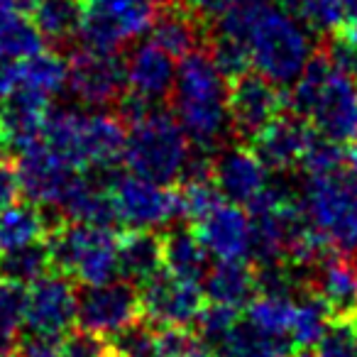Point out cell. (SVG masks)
Here are the masks:
<instances>
[{"label":"cell","mask_w":357,"mask_h":357,"mask_svg":"<svg viewBox=\"0 0 357 357\" xmlns=\"http://www.w3.org/2000/svg\"><path fill=\"white\" fill-rule=\"evenodd\" d=\"M13 164H15L17 181H20V194L45 208L59 211V206L64 204V199L81 176V169L56 157L42 139L15 154Z\"/></svg>","instance_id":"obj_11"},{"label":"cell","mask_w":357,"mask_h":357,"mask_svg":"<svg viewBox=\"0 0 357 357\" xmlns=\"http://www.w3.org/2000/svg\"><path fill=\"white\" fill-rule=\"evenodd\" d=\"M308 139H311L308 123L291 113H282L250 142V149L269 172L284 174L301 164Z\"/></svg>","instance_id":"obj_18"},{"label":"cell","mask_w":357,"mask_h":357,"mask_svg":"<svg viewBox=\"0 0 357 357\" xmlns=\"http://www.w3.org/2000/svg\"><path fill=\"white\" fill-rule=\"evenodd\" d=\"M20 84L42 91L52 98L69 84V61L61 56V52L47 47L40 54L20 61Z\"/></svg>","instance_id":"obj_32"},{"label":"cell","mask_w":357,"mask_h":357,"mask_svg":"<svg viewBox=\"0 0 357 357\" xmlns=\"http://www.w3.org/2000/svg\"><path fill=\"white\" fill-rule=\"evenodd\" d=\"M50 96L20 84L0 103V125L6 130L10 149L20 154L42 139V128L50 115Z\"/></svg>","instance_id":"obj_19"},{"label":"cell","mask_w":357,"mask_h":357,"mask_svg":"<svg viewBox=\"0 0 357 357\" xmlns=\"http://www.w3.org/2000/svg\"><path fill=\"white\" fill-rule=\"evenodd\" d=\"M269 169L257 159L250 144L233 139L215 152L213 181L223 199L235 206H248L269 184Z\"/></svg>","instance_id":"obj_14"},{"label":"cell","mask_w":357,"mask_h":357,"mask_svg":"<svg viewBox=\"0 0 357 357\" xmlns=\"http://www.w3.org/2000/svg\"><path fill=\"white\" fill-rule=\"evenodd\" d=\"M301 199L313 228L337 252H357V178L350 169L306 176Z\"/></svg>","instance_id":"obj_5"},{"label":"cell","mask_w":357,"mask_h":357,"mask_svg":"<svg viewBox=\"0 0 357 357\" xmlns=\"http://www.w3.org/2000/svg\"><path fill=\"white\" fill-rule=\"evenodd\" d=\"M20 86V61L0 56V103Z\"/></svg>","instance_id":"obj_48"},{"label":"cell","mask_w":357,"mask_h":357,"mask_svg":"<svg viewBox=\"0 0 357 357\" xmlns=\"http://www.w3.org/2000/svg\"><path fill=\"white\" fill-rule=\"evenodd\" d=\"M142 318L139 287L125 279L79 289V323L81 331L100 337H113Z\"/></svg>","instance_id":"obj_9"},{"label":"cell","mask_w":357,"mask_h":357,"mask_svg":"<svg viewBox=\"0 0 357 357\" xmlns=\"http://www.w3.org/2000/svg\"><path fill=\"white\" fill-rule=\"evenodd\" d=\"M45 37L35 27V22L27 20L20 13L0 15V56L13 61H25L30 56L47 50Z\"/></svg>","instance_id":"obj_33"},{"label":"cell","mask_w":357,"mask_h":357,"mask_svg":"<svg viewBox=\"0 0 357 357\" xmlns=\"http://www.w3.org/2000/svg\"><path fill=\"white\" fill-rule=\"evenodd\" d=\"M37 0H0V15H10V13H20V15H30Z\"/></svg>","instance_id":"obj_49"},{"label":"cell","mask_w":357,"mask_h":357,"mask_svg":"<svg viewBox=\"0 0 357 357\" xmlns=\"http://www.w3.org/2000/svg\"><path fill=\"white\" fill-rule=\"evenodd\" d=\"M311 291L326 301L333 321H357V264L352 255L333 252L318 264Z\"/></svg>","instance_id":"obj_21"},{"label":"cell","mask_w":357,"mask_h":357,"mask_svg":"<svg viewBox=\"0 0 357 357\" xmlns=\"http://www.w3.org/2000/svg\"><path fill=\"white\" fill-rule=\"evenodd\" d=\"M42 142L71 167L89 169V113L76 108H52L42 128Z\"/></svg>","instance_id":"obj_23"},{"label":"cell","mask_w":357,"mask_h":357,"mask_svg":"<svg viewBox=\"0 0 357 357\" xmlns=\"http://www.w3.org/2000/svg\"><path fill=\"white\" fill-rule=\"evenodd\" d=\"M204 294L206 301L240 311L257 298V267L250 259H220L204 279Z\"/></svg>","instance_id":"obj_24"},{"label":"cell","mask_w":357,"mask_h":357,"mask_svg":"<svg viewBox=\"0 0 357 357\" xmlns=\"http://www.w3.org/2000/svg\"><path fill=\"white\" fill-rule=\"evenodd\" d=\"M291 337L269 335L250 318H240L213 357H296Z\"/></svg>","instance_id":"obj_28"},{"label":"cell","mask_w":357,"mask_h":357,"mask_svg":"<svg viewBox=\"0 0 357 357\" xmlns=\"http://www.w3.org/2000/svg\"><path fill=\"white\" fill-rule=\"evenodd\" d=\"M311 357H357V321H333Z\"/></svg>","instance_id":"obj_43"},{"label":"cell","mask_w":357,"mask_h":357,"mask_svg":"<svg viewBox=\"0 0 357 357\" xmlns=\"http://www.w3.org/2000/svg\"><path fill=\"white\" fill-rule=\"evenodd\" d=\"M157 331L149 321L139 318L130 328L120 331L118 335L108 337V342L125 357H154V342H157Z\"/></svg>","instance_id":"obj_42"},{"label":"cell","mask_w":357,"mask_h":357,"mask_svg":"<svg viewBox=\"0 0 357 357\" xmlns=\"http://www.w3.org/2000/svg\"><path fill=\"white\" fill-rule=\"evenodd\" d=\"M181 194V208L184 220L191 225L201 223L208 213H213L220 204H225L223 194L218 191L215 181H201V184H181L176 186Z\"/></svg>","instance_id":"obj_41"},{"label":"cell","mask_w":357,"mask_h":357,"mask_svg":"<svg viewBox=\"0 0 357 357\" xmlns=\"http://www.w3.org/2000/svg\"><path fill=\"white\" fill-rule=\"evenodd\" d=\"M10 142H8V135L6 130H3V125H0V164L10 162Z\"/></svg>","instance_id":"obj_51"},{"label":"cell","mask_w":357,"mask_h":357,"mask_svg":"<svg viewBox=\"0 0 357 357\" xmlns=\"http://www.w3.org/2000/svg\"><path fill=\"white\" fill-rule=\"evenodd\" d=\"M84 6L86 0H37L30 15L50 50L61 52L79 45Z\"/></svg>","instance_id":"obj_26"},{"label":"cell","mask_w":357,"mask_h":357,"mask_svg":"<svg viewBox=\"0 0 357 357\" xmlns=\"http://www.w3.org/2000/svg\"><path fill=\"white\" fill-rule=\"evenodd\" d=\"M189 142L176 115L157 108L142 123L128 128L125 169L159 186H176L189 157Z\"/></svg>","instance_id":"obj_2"},{"label":"cell","mask_w":357,"mask_h":357,"mask_svg":"<svg viewBox=\"0 0 357 357\" xmlns=\"http://www.w3.org/2000/svg\"><path fill=\"white\" fill-rule=\"evenodd\" d=\"M294 313H296V298L287 296H257L248 306L250 321L257 328H262L269 335H282L289 337L294 323Z\"/></svg>","instance_id":"obj_35"},{"label":"cell","mask_w":357,"mask_h":357,"mask_svg":"<svg viewBox=\"0 0 357 357\" xmlns=\"http://www.w3.org/2000/svg\"><path fill=\"white\" fill-rule=\"evenodd\" d=\"M211 255L218 259H250L252 223L243 206L220 204L213 213L194 225Z\"/></svg>","instance_id":"obj_20"},{"label":"cell","mask_w":357,"mask_h":357,"mask_svg":"<svg viewBox=\"0 0 357 357\" xmlns=\"http://www.w3.org/2000/svg\"><path fill=\"white\" fill-rule=\"evenodd\" d=\"M79 316V284L61 272H52L27 287L25 333L66 337Z\"/></svg>","instance_id":"obj_12"},{"label":"cell","mask_w":357,"mask_h":357,"mask_svg":"<svg viewBox=\"0 0 357 357\" xmlns=\"http://www.w3.org/2000/svg\"><path fill=\"white\" fill-rule=\"evenodd\" d=\"M164 267L178 279L204 284L211 272V252L191 223L164 230Z\"/></svg>","instance_id":"obj_25"},{"label":"cell","mask_w":357,"mask_h":357,"mask_svg":"<svg viewBox=\"0 0 357 357\" xmlns=\"http://www.w3.org/2000/svg\"><path fill=\"white\" fill-rule=\"evenodd\" d=\"M52 272H54V262H52L47 240H37V243L25 245L20 250L0 255V279H8V282L30 287L37 279Z\"/></svg>","instance_id":"obj_31"},{"label":"cell","mask_w":357,"mask_h":357,"mask_svg":"<svg viewBox=\"0 0 357 357\" xmlns=\"http://www.w3.org/2000/svg\"><path fill=\"white\" fill-rule=\"evenodd\" d=\"M252 64L259 74L272 79L277 86L296 84L301 71L313 56L311 40L298 17L282 8H267L259 13L248 37Z\"/></svg>","instance_id":"obj_4"},{"label":"cell","mask_w":357,"mask_h":357,"mask_svg":"<svg viewBox=\"0 0 357 357\" xmlns=\"http://www.w3.org/2000/svg\"><path fill=\"white\" fill-rule=\"evenodd\" d=\"M139 301L142 318L154 328H189L204 311L206 294L201 284L174 277L164 267L139 287Z\"/></svg>","instance_id":"obj_10"},{"label":"cell","mask_w":357,"mask_h":357,"mask_svg":"<svg viewBox=\"0 0 357 357\" xmlns=\"http://www.w3.org/2000/svg\"><path fill=\"white\" fill-rule=\"evenodd\" d=\"M340 30H342V32H345V35H347V37H352V40H355V42H357V27H350V25H342V27H340Z\"/></svg>","instance_id":"obj_53"},{"label":"cell","mask_w":357,"mask_h":357,"mask_svg":"<svg viewBox=\"0 0 357 357\" xmlns=\"http://www.w3.org/2000/svg\"><path fill=\"white\" fill-rule=\"evenodd\" d=\"M154 15V0H86L79 45L93 54H120L125 45L149 32Z\"/></svg>","instance_id":"obj_6"},{"label":"cell","mask_w":357,"mask_h":357,"mask_svg":"<svg viewBox=\"0 0 357 357\" xmlns=\"http://www.w3.org/2000/svg\"><path fill=\"white\" fill-rule=\"evenodd\" d=\"M20 201V181H17L15 164H0V211Z\"/></svg>","instance_id":"obj_46"},{"label":"cell","mask_w":357,"mask_h":357,"mask_svg":"<svg viewBox=\"0 0 357 357\" xmlns=\"http://www.w3.org/2000/svg\"><path fill=\"white\" fill-rule=\"evenodd\" d=\"M347 164H350V172L355 174V178H357V139L350 144V152H347Z\"/></svg>","instance_id":"obj_52"},{"label":"cell","mask_w":357,"mask_h":357,"mask_svg":"<svg viewBox=\"0 0 357 357\" xmlns=\"http://www.w3.org/2000/svg\"><path fill=\"white\" fill-rule=\"evenodd\" d=\"M342 15H345V25L357 27V0H340Z\"/></svg>","instance_id":"obj_50"},{"label":"cell","mask_w":357,"mask_h":357,"mask_svg":"<svg viewBox=\"0 0 357 357\" xmlns=\"http://www.w3.org/2000/svg\"><path fill=\"white\" fill-rule=\"evenodd\" d=\"M238 321H240V311H235V308H230V306L206 301L204 311H201V316L196 318V323H194L196 326L194 331L199 333V337L206 342V347H208L211 352H215L223 345V340L228 337V333L233 331V326Z\"/></svg>","instance_id":"obj_39"},{"label":"cell","mask_w":357,"mask_h":357,"mask_svg":"<svg viewBox=\"0 0 357 357\" xmlns=\"http://www.w3.org/2000/svg\"><path fill=\"white\" fill-rule=\"evenodd\" d=\"M164 269V233L128 228L118 240V277L142 287Z\"/></svg>","instance_id":"obj_22"},{"label":"cell","mask_w":357,"mask_h":357,"mask_svg":"<svg viewBox=\"0 0 357 357\" xmlns=\"http://www.w3.org/2000/svg\"><path fill=\"white\" fill-rule=\"evenodd\" d=\"M311 125L328 139L350 147L357 139V79L345 71L333 69L321 93Z\"/></svg>","instance_id":"obj_15"},{"label":"cell","mask_w":357,"mask_h":357,"mask_svg":"<svg viewBox=\"0 0 357 357\" xmlns=\"http://www.w3.org/2000/svg\"><path fill=\"white\" fill-rule=\"evenodd\" d=\"M211 40V22L196 15L184 0H172L159 6L149 27V42L162 47L174 59H186L199 50H206Z\"/></svg>","instance_id":"obj_16"},{"label":"cell","mask_w":357,"mask_h":357,"mask_svg":"<svg viewBox=\"0 0 357 357\" xmlns=\"http://www.w3.org/2000/svg\"><path fill=\"white\" fill-rule=\"evenodd\" d=\"M287 6L291 8L289 13H294L308 30H313L321 37L331 35L345 25L340 0H287Z\"/></svg>","instance_id":"obj_37"},{"label":"cell","mask_w":357,"mask_h":357,"mask_svg":"<svg viewBox=\"0 0 357 357\" xmlns=\"http://www.w3.org/2000/svg\"><path fill=\"white\" fill-rule=\"evenodd\" d=\"M184 3L196 15H201L204 20H208L211 25H213V22L218 20L230 6H235L238 0H184Z\"/></svg>","instance_id":"obj_47"},{"label":"cell","mask_w":357,"mask_h":357,"mask_svg":"<svg viewBox=\"0 0 357 357\" xmlns=\"http://www.w3.org/2000/svg\"><path fill=\"white\" fill-rule=\"evenodd\" d=\"M331 323L333 316L328 311L326 301L316 291L308 289V291H301L296 296V313H294L289 337H291L294 347L298 352H311L321 342V337L326 335Z\"/></svg>","instance_id":"obj_30"},{"label":"cell","mask_w":357,"mask_h":357,"mask_svg":"<svg viewBox=\"0 0 357 357\" xmlns=\"http://www.w3.org/2000/svg\"><path fill=\"white\" fill-rule=\"evenodd\" d=\"M15 357H61L64 355V337L42 335V333H22L17 340Z\"/></svg>","instance_id":"obj_44"},{"label":"cell","mask_w":357,"mask_h":357,"mask_svg":"<svg viewBox=\"0 0 357 357\" xmlns=\"http://www.w3.org/2000/svg\"><path fill=\"white\" fill-rule=\"evenodd\" d=\"M228 110L233 139L250 144L272 120H277L287 110V93L264 74L248 71L230 84Z\"/></svg>","instance_id":"obj_8"},{"label":"cell","mask_w":357,"mask_h":357,"mask_svg":"<svg viewBox=\"0 0 357 357\" xmlns=\"http://www.w3.org/2000/svg\"><path fill=\"white\" fill-rule=\"evenodd\" d=\"M52 228L54 220H50L45 206L35 201H15L0 211V255L47 240Z\"/></svg>","instance_id":"obj_27"},{"label":"cell","mask_w":357,"mask_h":357,"mask_svg":"<svg viewBox=\"0 0 357 357\" xmlns=\"http://www.w3.org/2000/svg\"><path fill=\"white\" fill-rule=\"evenodd\" d=\"M345 162L347 152L342 149V144L333 142L321 132H311L308 147L298 167L306 176H326V174H335L345 169Z\"/></svg>","instance_id":"obj_38"},{"label":"cell","mask_w":357,"mask_h":357,"mask_svg":"<svg viewBox=\"0 0 357 357\" xmlns=\"http://www.w3.org/2000/svg\"><path fill=\"white\" fill-rule=\"evenodd\" d=\"M154 357H213L196 331L189 328H159Z\"/></svg>","instance_id":"obj_40"},{"label":"cell","mask_w":357,"mask_h":357,"mask_svg":"<svg viewBox=\"0 0 357 357\" xmlns=\"http://www.w3.org/2000/svg\"><path fill=\"white\" fill-rule=\"evenodd\" d=\"M108 337L93 335L81 328H74L64 337V355L61 357H105L108 352Z\"/></svg>","instance_id":"obj_45"},{"label":"cell","mask_w":357,"mask_h":357,"mask_svg":"<svg viewBox=\"0 0 357 357\" xmlns=\"http://www.w3.org/2000/svg\"><path fill=\"white\" fill-rule=\"evenodd\" d=\"M105 357H125V355H120V352L115 350L113 345H108V352H105Z\"/></svg>","instance_id":"obj_54"},{"label":"cell","mask_w":357,"mask_h":357,"mask_svg":"<svg viewBox=\"0 0 357 357\" xmlns=\"http://www.w3.org/2000/svg\"><path fill=\"white\" fill-rule=\"evenodd\" d=\"M128 64V91L152 105L169 103L176 84V64L154 42H142L125 54Z\"/></svg>","instance_id":"obj_17"},{"label":"cell","mask_w":357,"mask_h":357,"mask_svg":"<svg viewBox=\"0 0 357 357\" xmlns=\"http://www.w3.org/2000/svg\"><path fill=\"white\" fill-rule=\"evenodd\" d=\"M206 50H208L213 64L218 66V71L230 84L235 79H240V76H245L248 71H252V52H250L248 42L211 32V40Z\"/></svg>","instance_id":"obj_36"},{"label":"cell","mask_w":357,"mask_h":357,"mask_svg":"<svg viewBox=\"0 0 357 357\" xmlns=\"http://www.w3.org/2000/svg\"><path fill=\"white\" fill-rule=\"evenodd\" d=\"M118 230L61 220L47 235L54 272L79 287H100L118 277Z\"/></svg>","instance_id":"obj_3"},{"label":"cell","mask_w":357,"mask_h":357,"mask_svg":"<svg viewBox=\"0 0 357 357\" xmlns=\"http://www.w3.org/2000/svg\"><path fill=\"white\" fill-rule=\"evenodd\" d=\"M228 96L230 81L213 64L208 50H199L181 59L169 105L191 144L211 152H218L228 144L233 137Z\"/></svg>","instance_id":"obj_1"},{"label":"cell","mask_w":357,"mask_h":357,"mask_svg":"<svg viewBox=\"0 0 357 357\" xmlns=\"http://www.w3.org/2000/svg\"><path fill=\"white\" fill-rule=\"evenodd\" d=\"M69 91L89 108H115L128 93L125 54L74 52L69 59Z\"/></svg>","instance_id":"obj_13"},{"label":"cell","mask_w":357,"mask_h":357,"mask_svg":"<svg viewBox=\"0 0 357 357\" xmlns=\"http://www.w3.org/2000/svg\"><path fill=\"white\" fill-rule=\"evenodd\" d=\"M333 74V64L326 56V52L318 47L313 52V56L308 59L306 69L301 71V76L296 79V84L291 86V91L287 93V110L291 115H296L298 120L311 125L313 110H316L321 93L326 89L328 79Z\"/></svg>","instance_id":"obj_29"},{"label":"cell","mask_w":357,"mask_h":357,"mask_svg":"<svg viewBox=\"0 0 357 357\" xmlns=\"http://www.w3.org/2000/svg\"><path fill=\"white\" fill-rule=\"evenodd\" d=\"M27 287L0 279V355L15 350L25 328Z\"/></svg>","instance_id":"obj_34"},{"label":"cell","mask_w":357,"mask_h":357,"mask_svg":"<svg viewBox=\"0 0 357 357\" xmlns=\"http://www.w3.org/2000/svg\"><path fill=\"white\" fill-rule=\"evenodd\" d=\"M118 206L120 223L128 228L159 230L174 220H184L181 194L176 186H159L142 176L123 172L110 189Z\"/></svg>","instance_id":"obj_7"}]
</instances>
